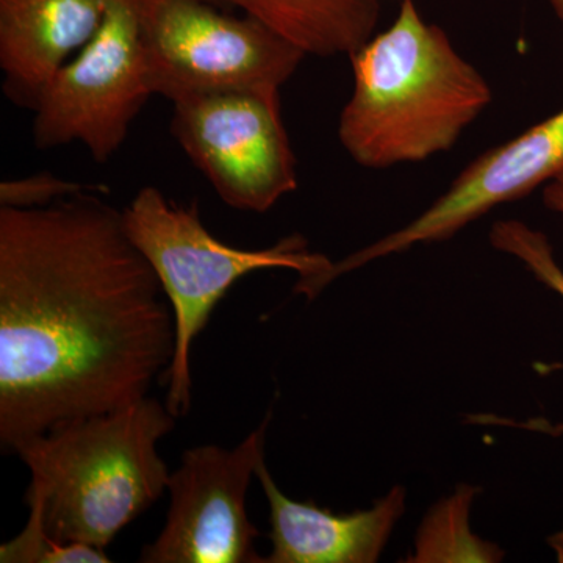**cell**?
I'll list each match as a JSON object with an SVG mask.
<instances>
[{
    "label": "cell",
    "mask_w": 563,
    "mask_h": 563,
    "mask_svg": "<svg viewBox=\"0 0 563 563\" xmlns=\"http://www.w3.org/2000/svg\"><path fill=\"white\" fill-rule=\"evenodd\" d=\"M176 354L162 282L91 191L0 207V443L146 398Z\"/></svg>",
    "instance_id": "obj_1"
},
{
    "label": "cell",
    "mask_w": 563,
    "mask_h": 563,
    "mask_svg": "<svg viewBox=\"0 0 563 563\" xmlns=\"http://www.w3.org/2000/svg\"><path fill=\"white\" fill-rule=\"evenodd\" d=\"M354 90L340 143L368 169L420 163L448 152L490 106V85L450 36L401 0L390 27L350 55Z\"/></svg>",
    "instance_id": "obj_2"
},
{
    "label": "cell",
    "mask_w": 563,
    "mask_h": 563,
    "mask_svg": "<svg viewBox=\"0 0 563 563\" xmlns=\"http://www.w3.org/2000/svg\"><path fill=\"white\" fill-rule=\"evenodd\" d=\"M176 420L166 404L146 396L25 440L13 453L31 472L29 509L54 539L107 551L168 490L172 472L158 443Z\"/></svg>",
    "instance_id": "obj_3"
},
{
    "label": "cell",
    "mask_w": 563,
    "mask_h": 563,
    "mask_svg": "<svg viewBox=\"0 0 563 563\" xmlns=\"http://www.w3.org/2000/svg\"><path fill=\"white\" fill-rule=\"evenodd\" d=\"M125 232L162 282L176 320V354L163 383L166 407L179 420L192 402L191 351L211 313L233 285L263 269L298 273L295 291L313 299L325 288L333 262L309 250L299 233L272 247L240 250L214 239L202 224L198 203L169 201L158 188L144 187L122 209Z\"/></svg>",
    "instance_id": "obj_4"
},
{
    "label": "cell",
    "mask_w": 563,
    "mask_h": 563,
    "mask_svg": "<svg viewBox=\"0 0 563 563\" xmlns=\"http://www.w3.org/2000/svg\"><path fill=\"white\" fill-rule=\"evenodd\" d=\"M141 41L154 95L277 88L306 52L255 18L209 0H140Z\"/></svg>",
    "instance_id": "obj_5"
},
{
    "label": "cell",
    "mask_w": 563,
    "mask_h": 563,
    "mask_svg": "<svg viewBox=\"0 0 563 563\" xmlns=\"http://www.w3.org/2000/svg\"><path fill=\"white\" fill-rule=\"evenodd\" d=\"M151 96L140 0H114L95 38L41 95L33 110V144L41 151L84 144L102 165L121 150Z\"/></svg>",
    "instance_id": "obj_6"
},
{
    "label": "cell",
    "mask_w": 563,
    "mask_h": 563,
    "mask_svg": "<svg viewBox=\"0 0 563 563\" xmlns=\"http://www.w3.org/2000/svg\"><path fill=\"white\" fill-rule=\"evenodd\" d=\"M173 107L174 140L225 206L265 213L298 190L280 90L196 92Z\"/></svg>",
    "instance_id": "obj_7"
},
{
    "label": "cell",
    "mask_w": 563,
    "mask_h": 563,
    "mask_svg": "<svg viewBox=\"0 0 563 563\" xmlns=\"http://www.w3.org/2000/svg\"><path fill=\"white\" fill-rule=\"evenodd\" d=\"M272 412L233 450L190 448L168 481L169 509L161 536L141 550L143 563H265L247 515L252 476L265 461Z\"/></svg>",
    "instance_id": "obj_8"
},
{
    "label": "cell",
    "mask_w": 563,
    "mask_h": 563,
    "mask_svg": "<svg viewBox=\"0 0 563 563\" xmlns=\"http://www.w3.org/2000/svg\"><path fill=\"white\" fill-rule=\"evenodd\" d=\"M563 172V109L470 163L420 217L379 242L333 262L325 285L368 263L450 240L503 203L517 201Z\"/></svg>",
    "instance_id": "obj_9"
},
{
    "label": "cell",
    "mask_w": 563,
    "mask_h": 563,
    "mask_svg": "<svg viewBox=\"0 0 563 563\" xmlns=\"http://www.w3.org/2000/svg\"><path fill=\"white\" fill-rule=\"evenodd\" d=\"M114 0H0L3 96L35 110L49 81L99 32Z\"/></svg>",
    "instance_id": "obj_10"
},
{
    "label": "cell",
    "mask_w": 563,
    "mask_h": 563,
    "mask_svg": "<svg viewBox=\"0 0 563 563\" xmlns=\"http://www.w3.org/2000/svg\"><path fill=\"white\" fill-rule=\"evenodd\" d=\"M257 479L269 507L272 553L265 563H374L379 561L406 510L407 493L395 485L372 509L333 514L313 503L292 501L274 483L266 461Z\"/></svg>",
    "instance_id": "obj_11"
},
{
    "label": "cell",
    "mask_w": 563,
    "mask_h": 563,
    "mask_svg": "<svg viewBox=\"0 0 563 563\" xmlns=\"http://www.w3.org/2000/svg\"><path fill=\"white\" fill-rule=\"evenodd\" d=\"M265 22L314 57L357 51L377 27L379 0H209Z\"/></svg>",
    "instance_id": "obj_12"
},
{
    "label": "cell",
    "mask_w": 563,
    "mask_h": 563,
    "mask_svg": "<svg viewBox=\"0 0 563 563\" xmlns=\"http://www.w3.org/2000/svg\"><path fill=\"white\" fill-rule=\"evenodd\" d=\"M476 495L477 490L472 485L461 484L453 495L437 504L422 521L413 553L406 562H501V548L485 542L472 531L470 514Z\"/></svg>",
    "instance_id": "obj_13"
},
{
    "label": "cell",
    "mask_w": 563,
    "mask_h": 563,
    "mask_svg": "<svg viewBox=\"0 0 563 563\" xmlns=\"http://www.w3.org/2000/svg\"><path fill=\"white\" fill-rule=\"evenodd\" d=\"M29 520L16 537L0 547L2 563H106L107 551L80 543H63L44 528L40 514L29 509Z\"/></svg>",
    "instance_id": "obj_14"
},
{
    "label": "cell",
    "mask_w": 563,
    "mask_h": 563,
    "mask_svg": "<svg viewBox=\"0 0 563 563\" xmlns=\"http://www.w3.org/2000/svg\"><path fill=\"white\" fill-rule=\"evenodd\" d=\"M490 243L495 250L523 263L537 280L563 301V269L555 261L553 246L543 232L517 220L498 221L493 224Z\"/></svg>",
    "instance_id": "obj_15"
},
{
    "label": "cell",
    "mask_w": 563,
    "mask_h": 563,
    "mask_svg": "<svg viewBox=\"0 0 563 563\" xmlns=\"http://www.w3.org/2000/svg\"><path fill=\"white\" fill-rule=\"evenodd\" d=\"M87 190L91 188L79 181L66 180L49 172H43L20 179L3 180L0 184V207L40 209Z\"/></svg>",
    "instance_id": "obj_16"
},
{
    "label": "cell",
    "mask_w": 563,
    "mask_h": 563,
    "mask_svg": "<svg viewBox=\"0 0 563 563\" xmlns=\"http://www.w3.org/2000/svg\"><path fill=\"white\" fill-rule=\"evenodd\" d=\"M543 203L548 210L554 211L563 220V172L544 185Z\"/></svg>",
    "instance_id": "obj_17"
},
{
    "label": "cell",
    "mask_w": 563,
    "mask_h": 563,
    "mask_svg": "<svg viewBox=\"0 0 563 563\" xmlns=\"http://www.w3.org/2000/svg\"><path fill=\"white\" fill-rule=\"evenodd\" d=\"M548 544H550L551 550L554 551L558 562L563 563V528L561 531L548 537Z\"/></svg>",
    "instance_id": "obj_18"
},
{
    "label": "cell",
    "mask_w": 563,
    "mask_h": 563,
    "mask_svg": "<svg viewBox=\"0 0 563 563\" xmlns=\"http://www.w3.org/2000/svg\"><path fill=\"white\" fill-rule=\"evenodd\" d=\"M550 3L551 9H553L555 16L561 21L563 25V0H547Z\"/></svg>",
    "instance_id": "obj_19"
}]
</instances>
